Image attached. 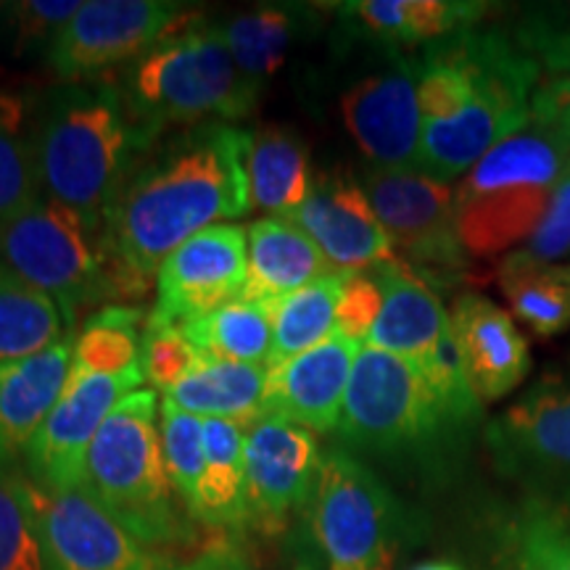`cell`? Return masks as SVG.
Listing matches in <instances>:
<instances>
[{
  "instance_id": "cell-18",
  "label": "cell",
  "mask_w": 570,
  "mask_h": 570,
  "mask_svg": "<svg viewBox=\"0 0 570 570\" xmlns=\"http://www.w3.org/2000/svg\"><path fill=\"white\" fill-rule=\"evenodd\" d=\"M291 219L315 240L327 265L341 275L375 269L396 259L365 188L352 177L320 175L309 198Z\"/></svg>"
},
{
  "instance_id": "cell-29",
  "label": "cell",
  "mask_w": 570,
  "mask_h": 570,
  "mask_svg": "<svg viewBox=\"0 0 570 570\" xmlns=\"http://www.w3.org/2000/svg\"><path fill=\"white\" fill-rule=\"evenodd\" d=\"M499 288L533 336L552 338L570 327V265H547L512 252L499 265Z\"/></svg>"
},
{
  "instance_id": "cell-7",
  "label": "cell",
  "mask_w": 570,
  "mask_h": 570,
  "mask_svg": "<svg viewBox=\"0 0 570 570\" xmlns=\"http://www.w3.org/2000/svg\"><path fill=\"white\" fill-rule=\"evenodd\" d=\"M156 412L154 389L125 396L92 441L82 479V487L146 547L185 537Z\"/></svg>"
},
{
  "instance_id": "cell-6",
  "label": "cell",
  "mask_w": 570,
  "mask_h": 570,
  "mask_svg": "<svg viewBox=\"0 0 570 570\" xmlns=\"http://www.w3.org/2000/svg\"><path fill=\"white\" fill-rule=\"evenodd\" d=\"M0 262L51 296L69 331L82 306L142 296L111 259L104 225L42 196L0 225Z\"/></svg>"
},
{
  "instance_id": "cell-30",
  "label": "cell",
  "mask_w": 570,
  "mask_h": 570,
  "mask_svg": "<svg viewBox=\"0 0 570 570\" xmlns=\"http://www.w3.org/2000/svg\"><path fill=\"white\" fill-rule=\"evenodd\" d=\"M504 570H570V510L525 497L499 529Z\"/></svg>"
},
{
  "instance_id": "cell-8",
  "label": "cell",
  "mask_w": 570,
  "mask_h": 570,
  "mask_svg": "<svg viewBox=\"0 0 570 570\" xmlns=\"http://www.w3.org/2000/svg\"><path fill=\"white\" fill-rule=\"evenodd\" d=\"M541 69L499 32H483L481 80L465 109L423 125L417 169L449 183L531 122Z\"/></svg>"
},
{
  "instance_id": "cell-10",
  "label": "cell",
  "mask_w": 570,
  "mask_h": 570,
  "mask_svg": "<svg viewBox=\"0 0 570 570\" xmlns=\"http://www.w3.org/2000/svg\"><path fill=\"white\" fill-rule=\"evenodd\" d=\"M362 188L399 262L428 283H452L465 275L470 254L460 240L449 183L433 180L420 169L373 167Z\"/></svg>"
},
{
  "instance_id": "cell-9",
  "label": "cell",
  "mask_w": 570,
  "mask_h": 570,
  "mask_svg": "<svg viewBox=\"0 0 570 570\" xmlns=\"http://www.w3.org/2000/svg\"><path fill=\"white\" fill-rule=\"evenodd\" d=\"M410 523L402 502L354 452L333 446L323 454L309 525L331 570H391Z\"/></svg>"
},
{
  "instance_id": "cell-13",
  "label": "cell",
  "mask_w": 570,
  "mask_h": 570,
  "mask_svg": "<svg viewBox=\"0 0 570 570\" xmlns=\"http://www.w3.org/2000/svg\"><path fill=\"white\" fill-rule=\"evenodd\" d=\"M185 13L167 0H88L56 35L46 61L63 82L96 80L140 59Z\"/></svg>"
},
{
  "instance_id": "cell-42",
  "label": "cell",
  "mask_w": 570,
  "mask_h": 570,
  "mask_svg": "<svg viewBox=\"0 0 570 570\" xmlns=\"http://www.w3.org/2000/svg\"><path fill=\"white\" fill-rule=\"evenodd\" d=\"M518 252L533 262H547V265H554L570 254V175L552 194V202L529 238V246L518 248Z\"/></svg>"
},
{
  "instance_id": "cell-5",
  "label": "cell",
  "mask_w": 570,
  "mask_h": 570,
  "mask_svg": "<svg viewBox=\"0 0 570 570\" xmlns=\"http://www.w3.org/2000/svg\"><path fill=\"white\" fill-rule=\"evenodd\" d=\"M570 175V142L529 122L483 156L454 194L458 233L470 256H494L529 240L552 194Z\"/></svg>"
},
{
  "instance_id": "cell-4",
  "label": "cell",
  "mask_w": 570,
  "mask_h": 570,
  "mask_svg": "<svg viewBox=\"0 0 570 570\" xmlns=\"http://www.w3.org/2000/svg\"><path fill=\"white\" fill-rule=\"evenodd\" d=\"M132 117L161 135L167 127L233 122L254 109L259 88L235 67L223 27L188 11L117 80Z\"/></svg>"
},
{
  "instance_id": "cell-27",
  "label": "cell",
  "mask_w": 570,
  "mask_h": 570,
  "mask_svg": "<svg viewBox=\"0 0 570 570\" xmlns=\"http://www.w3.org/2000/svg\"><path fill=\"white\" fill-rule=\"evenodd\" d=\"M312 24V9L294 3H267L227 21L225 38L244 80L262 90L288 59L294 42Z\"/></svg>"
},
{
  "instance_id": "cell-21",
  "label": "cell",
  "mask_w": 570,
  "mask_h": 570,
  "mask_svg": "<svg viewBox=\"0 0 570 570\" xmlns=\"http://www.w3.org/2000/svg\"><path fill=\"white\" fill-rule=\"evenodd\" d=\"M75 331L46 352L0 365V475L24 460L27 446L51 415L67 386Z\"/></svg>"
},
{
  "instance_id": "cell-24",
  "label": "cell",
  "mask_w": 570,
  "mask_h": 570,
  "mask_svg": "<svg viewBox=\"0 0 570 570\" xmlns=\"http://www.w3.org/2000/svg\"><path fill=\"white\" fill-rule=\"evenodd\" d=\"M348 32H360L389 48L431 46L470 30L481 19V3L460 0H356L338 6Z\"/></svg>"
},
{
  "instance_id": "cell-12",
  "label": "cell",
  "mask_w": 570,
  "mask_h": 570,
  "mask_svg": "<svg viewBox=\"0 0 570 570\" xmlns=\"http://www.w3.org/2000/svg\"><path fill=\"white\" fill-rule=\"evenodd\" d=\"M46 570H159L151 547L132 537L85 487L46 491L21 479Z\"/></svg>"
},
{
  "instance_id": "cell-41",
  "label": "cell",
  "mask_w": 570,
  "mask_h": 570,
  "mask_svg": "<svg viewBox=\"0 0 570 570\" xmlns=\"http://www.w3.org/2000/svg\"><path fill=\"white\" fill-rule=\"evenodd\" d=\"M383 291L375 275L354 273L344 277V291H341L336 333L341 336L365 344L373 333V325L381 315Z\"/></svg>"
},
{
  "instance_id": "cell-15",
  "label": "cell",
  "mask_w": 570,
  "mask_h": 570,
  "mask_svg": "<svg viewBox=\"0 0 570 570\" xmlns=\"http://www.w3.org/2000/svg\"><path fill=\"white\" fill-rule=\"evenodd\" d=\"M246 283V230L212 225L177 246L156 269L148 325H185L238 302Z\"/></svg>"
},
{
  "instance_id": "cell-3",
  "label": "cell",
  "mask_w": 570,
  "mask_h": 570,
  "mask_svg": "<svg viewBox=\"0 0 570 570\" xmlns=\"http://www.w3.org/2000/svg\"><path fill=\"white\" fill-rule=\"evenodd\" d=\"M479 420L441 396L412 360L362 344L336 436L348 452L428 468L444 465Z\"/></svg>"
},
{
  "instance_id": "cell-33",
  "label": "cell",
  "mask_w": 570,
  "mask_h": 570,
  "mask_svg": "<svg viewBox=\"0 0 570 570\" xmlns=\"http://www.w3.org/2000/svg\"><path fill=\"white\" fill-rule=\"evenodd\" d=\"M344 277L333 273L323 281L306 285L296 294L267 304L273 315V354H269V370L294 360V356L309 352L325 338L336 333V315Z\"/></svg>"
},
{
  "instance_id": "cell-23",
  "label": "cell",
  "mask_w": 570,
  "mask_h": 570,
  "mask_svg": "<svg viewBox=\"0 0 570 570\" xmlns=\"http://www.w3.org/2000/svg\"><path fill=\"white\" fill-rule=\"evenodd\" d=\"M375 277L381 283L383 304L365 344L423 362L449 336V315L441 298L431 283L399 259L375 267Z\"/></svg>"
},
{
  "instance_id": "cell-31",
  "label": "cell",
  "mask_w": 570,
  "mask_h": 570,
  "mask_svg": "<svg viewBox=\"0 0 570 570\" xmlns=\"http://www.w3.org/2000/svg\"><path fill=\"white\" fill-rule=\"evenodd\" d=\"M190 346L206 360L246 362L269 367L273 354V315L267 304L230 302L223 309L180 325Z\"/></svg>"
},
{
  "instance_id": "cell-19",
  "label": "cell",
  "mask_w": 570,
  "mask_h": 570,
  "mask_svg": "<svg viewBox=\"0 0 570 570\" xmlns=\"http://www.w3.org/2000/svg\"><path fill=\"white\" fill-rule=\"evenodd\" d=\"M360 346L333 333L309 352L269 370L265 417L285 420L312 433L336 431Z\"/></svg>"
},
{
  "instance_id": "cell-28",
  "label": "cell",
  "mask_w": 570,
  "mask_h": 570,
  "mask_svg": "<svg viewBox=\"0 0 570 570\" xmlns=\"http://www.w3.org/2000/svg\"><path fill=\"white\" fill-rule=\"evenodd\" d=\"M244 436L233 420H204V475L190 512L206 525L233 529L248 520Z\"/></svg>"
},
{
  "instance_id": "cell-34",
  "label": "cell",
  "mask_w": 570,
  "mask_h": 570,
  "mask_svg": "<svg viewBox=\"0 0 570 570\" xmlns=\"http://www.w3.org/2000/svg\"><path fill=\"white\" fill-rule=\"evenodd\" d=\"M40 198L35 161V117L24 98L0 90V225L19 217Z\"/></svg>"
},
{
  "instance_id": "cell-32",
  "label": "cell",
  "mask_w": 570,
  "mask_h": 570,
  "mask_svg": "<svg viewBox=\"0 0 570 570\" xmlns=\"http://www.w3.org/2000/svg\"><path fill=\"white\" fill-rule=\"evenodd\" d=\"M67 333L53 298L0 262V365L46 352Z\"/></svg>"
},
{
  "instance_id": "cell-36",
  "label": "cell",
  "mask_w": 570,
  "mask_h": 570,
  "mask_svg": "<svg viewBox=\"0 0 570 570\" xmlns=\"http://www.w3.org/2000/svg\"><path fill=\"white\" fill-rule=\"evenodd\" d=\"M161 452L169 481L185 508L194 510L198 483L204 475V417L190 415L164 399L161 404Z\"/></svg>"
},
{
  "instance_id": "cell-14",
  "label": "cell",
  "mask_w": 570,
  "mask_h": 570,
  "mask_svg": "<svg viewBox=\"0 0 570 570\" xmlns=\"http://www.w3.org/2000/svg\"><path fill=\"white\" fill-rule=\"evenodd\" d=\"M140 365L119 375L82 373L71 367L67 386L51 415L24 452L27 481L46 491H67L82 487L85 460L98 431L114 407L138 391Z\"/></svg>"
},
{
  "instance_id": "cell-20",
  "label": "cell",
  "mask_w": 570,
  "mask_h": 570,
  "mask_svg": "<svg viewBox=\"0 0 570 570\" xmlns=\"http://www.w3.org/2000/svg\"><path fill=\"white\" fill-rule=\"evenodd\" d=\"M462 370L481 402H497L525 381L531 348L512 317L479 294L458 298L449 315Z\"/></svg>"
},
{
  "instance_id": "cell-2",
  "label": "cell",
  "mask_w": 570,
  "mask_h": 570,
  "mask_svg": "<svg viewBox=\"0 0 570 570\" xmlns=\"http://www.w3.org/2000/svg\"><path fill=\"white\" fill-rule=\"evenodd\" d=\"M159 142L132 117L117 82H67L42 98L35 117L40 196L104 225L122 185Z\"/></svg>"
},
{
  "instance_id": "cell-45",
  "label": "cell",
  "mask_w": 570,
  "mask_h": 570,
  "mask_svg": "<svg viewBox=\"0 0 570 570\" xmlns=\"http://www.w3.org/2000/svg\"><path fill=\"white\" fill-rule=\"evenodd\" d=\"M177 570H225L219 562L214 560H202V562H194V566H185V568H177Z\"/></svg>"
},
{
  "instance_id": "cell-16",
  "label": "cell",
  "mask_w": 570,
  "mask_h": 570,
  "mask_svg": "<svg viewBox=\"0 0 570 570\" xmlns=\"http://www.w3.org/2000/svg\"><path fill=\"white\" fill-rule=\"evenodd\" d=\"M244 462L248 520L265 531H277L288 515L309 504L323 452L306 428L265 417L246 431Z\"/></svg>"
},
{
  "instance_id": "cell-37",
  "label": "cell",
  "mask_w": 570,
  "mask_h": 570,
  "mask_svg": "<svg viewBox=\"0 0 570 570\" xmlns=\"http://www.w3.org/2000/svg\"><path fill=\"white\" fill-rule=\"evenodd\" d=\"M0 570H46L21 479L0 475Z\"/></svg>"
},
{
  "instance_id": "cell-44",
  "label": "cell",
  "mask_w": 570,
  "mask_h": 570,
  "mask_svg": "<svg viewBox=\"0 0 570 570\" xmlns=\"http://www.w3.org/2000/svg\"><path fill=\"white\" fill-rule=\"evenodd\" d=\"M412 570H468V568H462L452 560H428V562H420V566H415Z\"/></svg>"
},
{
  "instance_id": "cell-40",
  "label": "cell",
  "mask_w": 570,
  "mask_h": 570,
  "mask_svg": "<svg viewBox=\"0 0 570 570\" xmlns=\"http://www.w3.org/2000/svg\"><path fill=\"white\" fill-rule=\"evenodd\" d=\"M202 362V354L190 346L180 325H148L142 327L140 370L154 391L177 386L185 375Z\"/></svg>"
},
{
  "instance_id": "cell-39",
  "label": "cell",
  "mask_w": 570,
  "mask_h": 570,
  "mask_svg": "<svg viewBox=\"0 0 570 570\" xmlns=\"http://www.w3.org/2000/svg\"><path fill=\"white\" fill-rule=\"evenodd\" d=\"M518 48L550 77L570 75V3L539 6L525 13Z\"/></svg>"
},
{
  "instance_id": "cell-1",
  "label": "cell",
  "mask_w": 570,
  "mask_h": 570,
  "mask_svg": "<svg viewBox=\"0 0 570 570\" xmlns=\"http://www.w3.org/2000/svg\"><path fill=\"white\" fill-rule=\"evenodd\" d=\"M248 151V130L204 122L154 146L138 164L104 214V238L140 294L177 246L252 212Z\"/></svg>"
},
{
  "instance_id": "cell-22",
  "label": "cell",
  "mask_w": 570,
  "mask_h": 570,
  "mask_svg": "<svg viewBox=\"0 0 570 570\" xmlns=\"http://www.w3.org/2000/svg\"><path fill=\"white\" fill-rule=\"evenodd\" d=\"M336 269L291 217H262L246 230L244 302L273 304Z\"/></svg>"
},
{
  "instance_id": "cell-25",
  "label": "cell",
  "mask_w": 570,
  "mask_h": 570,
  "mask_svg": "<svg viewBox=\"0 0 570 570\" xmlns=\"http://www.w3.org/2000/svg\"><path fill=\"white\" fill-rule=\"evenodd\" d=\"M267 381L269 367L202 356V362L164 396L196 417L233 420L252 428L265 420Z\"/></svg>"
},
{
  "instance_id": "cell-35",
  "label": "cell",
  "mask_w": 570,
  "mask_h": 570,
  "mask_svg": "<svg viewBox=\"0 0 570 570\" xmlns=\"http://www.w3.org/2000/svg\"><path fill=\"white\" fill-rule=\"evenodd\" d=\"M142 312L130 304H111L98 309L75 333L71 367L82 373L119 375L140 365Z\"/></svg>"
},
{
  "instance_id": "cell-17",
  "label": "cell",
  "mask_w": 570,
  "mask_h": 570,
  "mask_svg": "<svg viewBox=\"0 0 570 570\" xmlns=\"http://www.w3.org/2000/svg\"><path fill=\"white\" fill-rule=\"evenodd\" d=\"M346 130L360 151L381 169H417L423 114L417 61L394 59L389 69L362 77L341 98Z\"/></svg>"
},
{
  "instance_id": "cell-11",
  "label": "cell",
  "mask_w": 570,
  "mask_h": 570,
  "mask_svg": "<svg viewBox=\"0 0 570 570\" xmlns=\"http://www.w3.org/2000/svg\"><path fill=\"white\" fill-rule=\"evenodd\" d=\"M483 439L499 473L525 497L570 510V383L541 381L491 420Z\"/></svg>"
},
{
  "instance_id": "cell-43",
  "label": "cell",
  "mask_w": 570,
  "mask_h": 570,
  "mask_svg": "<svg viewBox=\"0 0 570 570\" xmlns=\"http://www.w3.org/2000/svg\"><path fill=\"white\" fill-rule=\"evenodd\" d=\"M531 122L550 127L570 142V75L550 77L539 85L531 104Z\"/></svg>"
},
{
  "instance_id": "cell-26",
  "label": "cell",
  "mask_w": 570,
  "mask_h": 570,
  "mask_svg": "<svg viewBox=\"0 0 570 570\" xmlns=\"http://www.w3.org/2000/svg\"><path fill=\"white\" fill-rule=\"evenodd\" d=\"M309 154L298 132L288 127H259L248 151V196L252 209L267 217H291L312 194Z\"/></svg>"
},
{
  "instance_id": "cell-38",
  "label": "cell",
  "mask_w": 570,
  "mask_h": 570,
  "mask_svg": "<svg viewBox=\"0 0 570 570\" xmlns=\"http://www.w3.org/2000/svg\"><path fill=\"white\" fill-rule=\"evenodd\" d=\"M82 9V0H24V3H6L0 11V32L9 40V48L17 56L42 48H51L67 21Z\"/></svg>"
}]
</instances>
